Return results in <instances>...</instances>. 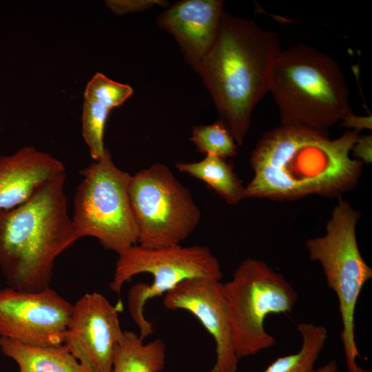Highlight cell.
Returning <instances> with one entry per match:
<instances>
[{"label": "cell", "instance_id": "cell-1", "mask_svg": "<svg viewBox=\"0 0 372 372\" xmlns=\"http://www.w3.org/2000/svg\"><path fill=\"white\" fill-rule=\"evenodd\" d=\"M355 130L328 134L280 125L266 132L252 152L254 176L244 198L294 200L311 194L340 196L358 184L362 163L351 152Z\"/></svg>", "mask_w": 372, "mask_h": 372}, {"label": "cell", "instance_id": "cell-2", "mask_svg": "<svg viewBox=\"0 0 372 372\" xmlns=\"http://www.w3.org/2000/svg\"><path fill=\"white\" fill-rule=\"evenodd\" d=\"M281 50L275 32L223 12L215 40L196 72L220 121L238 146L243 144L256 105L269 91L271 68Z\"/></svg>", "mask_w": 372, "mask_h": 372}, {"label": "cell", "instance_id": "cell-3", "mask_svg": "<svg viewBox=\"0 0 372 372\" xmlns=\"http://www.w3.org/2000/svg\"><path fill=\"white\" fill-rule=\"evenodd\" d=\"M65 181L66 172L23 203L0 211V270L7 287H50L56 259L79 239L68 211Z\"/></svg>", "mask_w": 372, "mask_h": 372}, {"label": "cell", "instance_id": "cell-4", "mask_svg": "<svg viewBox=\"0 0 372 372\" xmlns=\"http://www.w3.org/2000/svg\"><path fill=\"white\" fill-rule=\"evenodd\" d=\"M268 92L278 105L281 125L328 134L353 113L340 65L304 44L280 52L271 68Z\"/></svg>", "mask_w": 372, "mask_h": 372}, {"label": "cell", "instance_id": "cell-5", "mask_svg": "<svg viewBox=\"0 0 372 372\" xmlns=\"http://www.w3.org/2000/svg\"><path fill=\"white\" fill-rule=\"evenodd\" d=\"M359 218L358 211L339 198L327 223L326 234L305 242L309 258L320 263L329 287L338 297L340 337L349 372H369L356 363L360 355L355 339V311L362 287L372 278V269L362 258L357 242Z\"/></svg>", "mask_w": 372, "mask_h": 372}, {"label": "cell", "instance_id": "cell-6", "mask_svg": "<svg viewBox=\"0 0 372 372\" xmlns=\"http://www.w3.org/2000/svg\"><path fill=\"white\" fill-rule=\"evenodd\" d=\"M146 273L153 276L152 283L134 285L127 297L130 314L143 340L154 332L152 323L144 316V307L149 300L167 293L189 278L221 280L223 278L220 265L207 247L176 245L148 248L136 244L118 255L110 287L120 293L125 283Z\"/></svg>", "mask_w": 372, "mask_h": 372}, {"label": "cell", "instance_id": "cell-7", "mask_svg": "<svg viewBox=\"0 0 372 372\" xmlns=\"http://www.w3.org/2000/svg\"><path fill=\"white\" fill-rule=\"evenodd\" d=\"M81 174L71 216L79 238H95L118 255L136 245L138 228L129 196L132 175L115 165L107 149Z\"/></svg>", "mask_w": 372, "mask_h": 372}, {"label": "cell", "instance_id": "cell-8", "mask_svg": "<svg viewBox=\"0 0 372 372\" xmlns=\"http://www.w3.org/2000/svg\"><path fill=\"white\" fill-rule=\"evenodd\" d=\"M223 287L238 360L273 347L276 341L265 320L292 311L298 298L293 286L265 261L247 258Z\"/></svg>", "mask_w": 372, "mask_h": 372}, {"label": "cell", "instance_id": "cell-9", "mask_svg": "<svg viewBox=\"0 0 372 372\" xmlns=\"http://www.w3.org/2000/svg\"><path fill=\"white\" fill-rule=\"evenodd\" d=\"M129 196L138 228V243L145 247L180 245L201 218L189 190L163 163L132 176Z\"/></svg>", "mask_w": 372, "mask_h": 372}, {"label": "cell", "instance_id": "cell-10", "mask_svg": "<svg viewBox=\"0 0 372 372\" xmlns=\"http://www.w3.org/2000/svg\"><path fill=\"white\" fill-rule=\"evenodd\" d=\"M73 304L50 287L27 291L0 289V338L23 344H63Z\"/></svg>", "mask_w": 372, "mask_h": 372}, {"label": "cell", "instance_id": "cell-11", "mask_svg": "<svg viewBox=\"0 0 372 372\" xmlns=\"http://www.w3.org/2000/svg\"><path fill=\"white\" fill-rule=\"evenodd\" d=\"M123 332L117 307L99 293H87L73 304L63 344L91 371L111 372Z\"/></svg>", "mask_w": 372, "mask_h": 372}, {"label": "cell", "instance_id": "cell-12", "mask_svg": "<svg viewBox=\"0 0 372 372\" xmlns=\"http://www.w3.org/2000/svg\"><path fill=\"white\" fill-rule=\"evenodd\" d=\"M223 285L220 280L214 278H189L165 293L163 302L167 309L189 312L213 337L216 360L209 372H236L238 358Z\"/></svg>", "mask_w": 372, "mask_h": 372}, {"label": "cell", "instance_id": "cell-13", "mask_svg": "<svg viewBox=\"0 0 372 372\" xmlns=\"http://www.w3.org/2000/svg\"><path fill=\"white\" fill-rule=\"evenodd\" d=\"M223 6L221 0L180 1L157 18L158 26L174 37L196 72L215 40Z\"/></svg>", "mask_w": 372, "mask_h": 372}, {"label": "cell", "instance_id": "cell-14", "mask_svg": "<svg viewBox=\"0 0 372 372\" xmlns=\"http://www.w3.org/2000/svg\"><path fill=\"white\" fill-rule=\"evenodd\" d=\"M63 172L65 167L60 160L32 146L0 156V211L23 203L43 184Z\"/></svg>", "mask_w": 372, "mask_h": 372}, {"label": "cell", "instance_id": "cell-15", "mask_svg": "<svg viewBox=\"0 0 372 372\" xmlns=\"http://www.w3.org/2000/svg\"><path fill=\"white\" fill-rule=\"evenodd\" d=\"M0 349L17 364V372H92L64 344L38 347L0 338Z\"/></svg>", "mask_w": 372, "mask_h": 372}, {"label": "cell", "instance_id": "cell-16", "mask_svg": "<svg viewBox=\"0 0 372 372\" xmlns=\"http://www.w3.org/2000/svg\"><path fill=\"white\" fill-rule=\"evenodd\" d=\"M165 358L166 347L162 340L144 344L134 332L124 331L114 349L111 372H160Z\"/></svg>", "mask_w": 372, "mask_h": 372}, {"label": "cell", "instance_id": "cell-17", "mask_svg": "<svg viewBox=\"0 0 372 372\" xmlns=\"http://www.w3.org/2000/svg\"><path fill=\"white\" fill-rule=\"evenodd\" d=\"M176 169L203 181L227 203L234 205L244 199L245 187L225 159L213 155L196 162H178Z\"/></svg>", "mask_w": 372, "mask_h": 372}, {"label": "cell", "instance_id": "cell-18", "mask_svg": "<svg viewBox=\"0 0 372 372\" xmlns=\"http://www.w3.org/2000/svg\"><path fill=\"white\" fill-rule=\"evenodd\" d=\"M302 344L293 354L280 357L264 372H312L315 363L324 347L327 330L322 325L301 322L297 324Z\"/></svg>", "mask_w": 372, "mask_h": 372}, {"label": "cell", "instance_id": "cell-19", "mask_svg": "<svg viewBox=\"0 0 372 372\" xmlns=\"http://www.w3.org/2000/svg\"><path fill=\"white\" fill-rule=\"evenodd\" d=\"M190 140L194 143L196 149L205 155L226 159L237 154L238 145L220 121L209 125L194 127Z\"/></svg>", "mask_w": 372, "mask_h": 372}, {"label": "cell", "instance_id": "cell-20", "mask_svg": "<svg viewBox=\"0 0 372 372\" xmlns=\"http://www.w3.org/2000/svg\"><path fill=\"white\" fill-rule=\"evenodd\" d=\"M110 111L94 100L84 99L82 136L94 161L99 160L107 149L104 145V130Z\"/></svg>", "mask_w": 372, "mask_h": 372}, {"label": "cell", "instance_id": "cell-21", "mask_svg": "<svg viewBox=\"0 0 372 372\" xmlns=\"http://www.w3.org/2000/svg\"><path fill=\"white\" fill-rule=\"evenodd\" d=\"M132 94L130 85L114 81L97 72L87 83L84 99L94 100L111 110L122 105Z\"/></svg>", "mask_w": 372, "mask_h": 372}, {"label": "cell", "instance_id": "cell-22", "mask_svg": "<svg viewBox=\"0 0 372 372\" xmlns=\"http://www.w3.org/2000/svg\"><path fill=\"white\" fill-rule=\"evenodd\" d=\"M167 1L163 0H109L107 6L117 15L141 12L154 6H165Z\"/></svg>", "mask_w": 372, "mask_h": 372}, {"label": "cell", "instance_id": "cell-23", "mask_svg": "<svg viewBox=\"0 0 372 372\" xmlns=\"http://www.w3.org/2000/svg\"><path fill=\"white\" fill-rule=\"evenodd\" d=\"M355 159L362 163H371L372 161V136L371 134L358 136L352 151Z\"/></svg>", "mask_w": 372, "mask_h": 372}, {"label": "cell", "instance_id": "cell-24", "mask_svg": "<svg viewBox=\"0 0 372 372\" xmlns=\"http://www.w3.org/2000/svg\"><path fill=\"white\" fill-rule=\"evenodd\" d=\"M342 124L347 127L353 128V130L358 132L362 129L371 130V116H358L352 113L342 120Z\"/></svg>", "mask_w": 372, "mask_h": 372}, {"label": "cell", "instance_id": "cell-25", "mask_svg": "<svg viewBox=\"0 0 372 372\" xmlns=\"http://www.w3.org/2000/svg\"><path fill=\"white\" fill-rule=\"evenodd\" d=\"M338 364L337 361L331 360L324 366L314 369L312 372H338Z\"/></svg>", "mask_w": 372, "mask_h": 372}]
</instances>
